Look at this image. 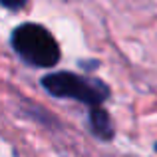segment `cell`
Instances as JSON below:
<instances>
[{"label":"cell","mask_w":157,"mask_h":157,"mask_svg":"<svg viewBox=\"0 0 157 157\" xmlns=\"http://www.w3.org/2000/svg\"><path fill=\"white\" fill-rule=\"evenodd\" d=\"M10 46L26 64L34 68H54L62 58L58 40L46 26L24 22L10 34Z\"/></svg>","instance_id":"cell-1"},{"label":"cell","mask_w":157,"mask_h":157,"mask_svg":"<svg viewBox=\"0 0 157 157\" xmlns=\"http://www.w3.org/2000/svg\"><path fill=\"white\" fill-rule=\"evenodd\" d=\"M42 88L60 100H74L90 107L104 105L109 98V86L96 76H80L74 72H52L42 78Z\"/></svg>","instance_id":"cell-2"},{"label":"cell","mask_w":157,"mask_h":157,"mask_svg":"<svg viewBox=\"0 0 157 157\" xmlns=\"http://www.w3.org/2000/svg\"><path fill=\"white\" fill-rule=\"evenodd\" d=\"M88 121H90V131L94 137L100 141H113L115 137V125L111 121L109 111L104 109V105H96L88 109Z\"/></svg>","instance_id":"cell-3"},{"label":"cell","mask_w":157,"mask_h":157,"mask_svg":"<svg viewBox=\"0 0 157 157\" xmlns=\"http://www.w3.org/2000/svg\"><path fill=\"white\" fill-rule=\"evenodd\" d=\"M26 4H28V0H0V6L6 8V10H10V12L22 10Z\"/></svg>","instance_id":"cell-4"},{"label":"cell","mask_w":157,"mask_h":157,"mask_svg":"<svg viewBox=\"0 0 157 157\" xmlns=\"http://www.w3.org/2000/svg\"><path fill=\"white\" fill-rule=\"evenodd\" d=\"M155 151H157V143H155Z\"/></svg>","instance_id":"cell-5"}]
</instances>
